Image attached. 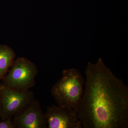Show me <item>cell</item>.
Here are the masks:
<instances>
[{
  "instance_id": "1",
  "label": "cell",
  "mask_w": 128,
  "mask_h": 128,
  "mask_svg": "<svg viewBox=\"0 0 128 128\" xmlns=\"http://www.w3.org/2000/svg\"><path fill=\"white\" fill-rule=\"evenodd\" d=\"M77 116L84 128H128V88L100 58L89 62Z\"/></svg>"
},
{
  "instance_id": "2",
  "label": "cell",
  "mask_w": 128,
  "mask_h": 128,
  "mask_svg": "<svg viewBox=\"0 0 128 128\" xmlns=\"http://www.w3.org/2000/svg\"><path fill=\"white\" fill-rule=\"evenodd\" d=\"M62 74L61 78L52 87L51 94L58 105L77 114L85 80L78 69L64 70Z\"/></svg>"
},
{
  "instance_id": "3",
  "label": "cell",
  "mask_w": 128,
  "mask_h": 128,
  "mask_svg": "<svg viewBox=\"0 0 128 128\" xmlns=\"http://www.w3.org/2000/svg\"><path fill=\"white\" fill-rule=\"evenodd\" d=\"M38 73L34 63L24 57L18 58L2 79V84L16 91H27L35 86Z\"/></svg>"
},
{
  "instance_id": "4",
  "label": "cell",
  "mask_w": 128,
  "mask_h": 128,
  "mask_svg": "<svg viewBox=\"0 0 128 128\" xmlns=\"http://www.w3.org/2000/svg\"><path fill=\"white\" fill-rule=\"evenodd\" d=\"M0 95L2 104L0 120L12 118L35 100L31 91L18 92L0 84Z\"/></svg>"
},
{
  "instance_id": "5",
  "label": "cell",
  "mask_w": 128,
  "mask_h": 128,
  "mask_svg": "<svg viewBox=\"0 0 128 128\" xmlns=\"http://www.w3.org/2000/svg\"><path fill=\"white\" fill-rule=\"evenodd\" d=\"M45 114L48 128H82L77 114L68 108L52 105L47 107Z\"/></svg>"
},
{
  "instance_id": "6",
  "label": "cell",
  "mask_w": 128,
  "mask_h": 128,
  "mask_svg": "<svg viewBox=\"0 0 128 128\" xmlns=\"http://www.w3.org/2000/svg\"><path fill=\"white\" fill-rule=\"evenodd\" d=\"M16 128H46L48 122L39 101L34 100L12 118Z\"/></svg>"
},
{
  "instance_id": "7",
  "label": "cell",
  "mask_w": 128,
  "mask_h": 128,
  "mask_svg": "<svg viewBox=\"0 0 128 128\" xmlns=\"http://www.w3.org/2000/svg\"><path fill=\"white\" fill-rule=\"evenodd\" d=\"M16 56V54L12 48L7 45H0V80L7 74Z\"/></svg>"
},
{
  "instance_id": "8",
  "label": "cell",
  "mask_w": 128,
  "mask_h": 128,
  "mask_svg": "<svg viewBox=\"0 0 128 128\" xmlns=\"http://www.w3.org/2000/svg\"><path fill=\"white\" fill-rule=\"evenodd\" d=\"M0 128H16L13 123L12 118L6 120H0Z\"/></svg>"
},
{
  "instance_id": "9",
  "label": "cell",
  "mask_w": 128,
  "mask_h": 128,
  "mask_svg": "<svg viewBox=\"0 0 128 128\" xmlns=\"http://www.w3.org/2000/svg\"><path fill=\"white\" fill-rule=\"evenodd\" d=\"M2 112V104L1 99L0 95V120Z\"/></svg>"
}]
</instances>
